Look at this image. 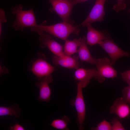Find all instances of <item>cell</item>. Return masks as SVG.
<instances>
[{"mask_svg": "<svg viewBox=\"0 0 130 130\" xmlns=\"http://www.w3.org/2000/svg\"><path fill=\"white\" fill-rule=\"evenodd\" d=\"M46 21L31 28V31L39 35L46 32L66 41L72 33L78 35L80 29L71 23L63 22L51 25H47Z\"/></svg>", "mask_w": 130, "mask_h": 130, "instance_id": "1", "label": "cell"}, {"mask_svg": "<svg viewBox=\"0 0 130 130\" xmlns=\"http://www.w3.org/2000/svg\"><path fill=\"white\" fill-rule=\"evenodd\" d=\"M11 11L16 16L12 26L16 31H22L26 27L31 28L38 25L33 8L24 10L22 6L20 5L12 8Z\"/></svg>", "mask_w": 130, "mask_h": 130, "instance_id": "2", "label": "cell"}, {"mask_svg": "<svg viewBox=\"0 0 130 130\" xmlns=\"http://www.w3.org/2000/svg\"><path fill=\"white\" fill-rule=\"evenodd\" d=\"M95 65L97 69L94 77L99 83L103 82L105 78H113L117 77V72L112 66L109 58L104 57L97 59Z\"/></svg>", "mask_w": 130, "mask_h": 130, "instance_id": "3", "label": "cell"}, {"mask_svg": "<svg viewBox=\"0 0 130 130\" xmlns=\"http://www.w3.org/2000/svg\"><path fill=\"white\" fill-rule=\"evenodd\" d=\"M52 10L57 13L63 22L72 23L70 19L75 0H48Z\"/></svg>", "mask_w": 130, "mask_h": 130, "instance_id": "4", "label": "cell"}, {"mask_svg": "<svg viewBox=\"0 0 130 130\" xmlns=\"http://www.w3.org/2000/svg\"><path fill=\"white\" fill-rule=\"evenodd\" d=\"M80 84L78 82L77 85L76 97L74 100L71 101V104L74 106L77 114V123L79 129L83 130L85 117L86 107L84 98L82 88Z\"/></svg>", "mask_w": 130, "mask_h": 130, "instance_id": "5", "label": "cell"}, {"mask_svg": "<svg viewBox=\"0 0 130 130\" xmlns=\"http://www.w3.org/2000/svg\"><path fill=\"white\" fill-rule=\"evenodd\" d=\"M38 58L33 63L31 70L38 78L51 75L55 70V67L46 60V57L43 54L39 53Z\"/></svg>", "mask_w": 130, "mask_h": 130, "instance_id": "6", "label": "cell"}, {"mask_svg": "<svg viewBox=\"0 0 130 130\" xmlns=\"http://www.w3.org/2000/svg\"><path fill=\"white\" fill-rule=\"evenodd\" d=\"M107 53L111 59L112 65L119 58L124 56H130L127 52L124 51L109 38L100 42L98 44Z\"/></svg>", "mask_w": 130, "mask_h": 130, "instance_id": "7", "label": "cell"}, {"mask_svg": "<svg viewBox=\"0 0 130 130\" xmlns=\"http://www.w3.org/2000/svg\"><path fill=\"white\" fill-rule=\"evenodd\" d=\"M106 0H96L88 17L80 25L84 27L94 22L103 21L105 13L104 4Z\"/></svg>", "mask_w": 130, "mask_h": 130, "instance_id": "8", "label": "cell"}, {"mask_svg": "<svg viewBox=\"0 0 130 130\" xmlns=\"http://www.w3.org/2000/svg\"><path fill=\"white\" fill-rule=\"evenodd\" d=\"M39 35L40 46L41 47L47 48L55 55L58 56H62L65 55L63 51V46L52 39L50 35L44 32Z\"/></svg>", "mask_w": 130, "mask_h": 130, "instance_id": "9", "label": "cell"}, {"mask_svg": "<svg viewBox=\"0 0 130 130\" xmlns=\"http://www.w3.org/2000/svg\"><path fill=\"white\" fill-rule=\"evenodd\" d=\"M53 81L51 75L38 78V81L35 84L39 89V94L38 97L39 100L49 102L50 100L51 91L49 84Z\"/></svg>", "mask_w": 130, "mask_h": 130, "instance_id": "10", "label": "cell"}, {"mask_svg": "<svg viewBox=\"0 0 130 130\" xmlns=\"http://www.w3.org/2000/svg\"><path fill=\"white\" fill-rule=\"evenodd\" d=\"M78 56H68L65 55L61 57L54 55L52 58L53 63L63 67L77 69L79 68L80 63Z\"/></svg>", "mask_w": 130, "mask_h": 130, "instance_id": "11", "label": "cell"}, {"mask_svg": "<svg viewBox=\"0 0 130 130\" xmlns=\"http://www.w3.org/2000/svg\"><path fill=\"white\" fill-rule=\"evenodd\" d=\"M86 26L88 29L86 38L87 44L91 46L99 44L102 41L109 38L106 32L96 30L91 26V24H88Z\"/></svg>", "mask_w": 130, "mask_h": 130, "instance_id": "12", "label": "cell"}, {"mask_svg": "<svg viewBox=\"0 0 130 130\" xmlns=\"http://www.w3.org/2000/svg\"><path fill=\"white\" fill-rule=\"evenodd\" d=\"M110 113L114 114L121 119L125 118L130 114V108L122 97L118 98L114 101L111 106Z\"/></svg>", "mask_w": 130, "mask_h": 130, "instance_id": "13", "label": "cell"}, {"mask_svg": "<svg viewBox=\"0 0 130 130\" xmlns=\"http://www.w3.org/2000/svg\"><path fill=\"white\" fill-rule=\"evenodd\" d=\"M97 72L95 69H86L78 68L75 72L74 77L82 85L83 88L86 87L89 83L90 80L94 77Z\"/></svg>", "mask_w": 130, "mask_h": 130, "instance_id": "14", "label": "cell"}, {"mask_svg": "<svg viewBox=\"0 0 130 130\" xmlns=\"http://www.w3.org/2000/svg\"><path fill=\"white\" fill-rule=\"evenodd\" d=\"M87 44L86 38L84 36L81 38L77 52L78 57L82 62H86L91 64H95L97 59L91 56Z\"/></svg>", "mask_w": 130, "mask_h": 130, "instance_id": "15", "label": "cell"}, {"mask_svg": "<svg viewBox=\"0 0 130 130\" xmlns=\"http://www.w3.org/2000/svg\"><path fill=\"white\" fill-rule=\"evenodd\" d=\"M81 38L78 39H75L73 40H67L64 47V52L68 56H71L77 53L78 48L80 45Z\"/></svg>", "mask_w": 130, "mask_h": 130, "instance_id": "16", "label": "cell"}, {"mask_svg": "<svg viewBox=\"0 0 130 130\" xmlns=\"http://www.w3.org/2000/svg\"><path fill=\"white\" fill-rule=\"evenodd\" d=\"M21 110L18 105L14 104L10 107H0V116H13L17 117L20 116Z\"/></svg>", "mask_w": 130, "mask_h": 130, "instance_id": "17", "label": "cell"}, {"mask_svg": "<svg viewBox=\"0 0 130 130\" xmlns=\"http://www.w3.org/2000/svg\"><path fill=\"white\" fill-rule=\"evenodd\" d=\"M70 121L69 118L67 116H63L61 119H57L52 121L50 125L56 129L62 130H69L68 125Z\"/></svg>", "mask_w": 130, "mask_h": 130, "instance_id": "18", "label": "cell"}, {"mask_svg": "<svg viewBox=\"0 0 130 130\" xmlns=\"http://www.w3.org/2000/svg\"><path fill=\"white\" fill-rule=\"evenodd\" d=\"M93 130H112V125L109 122L104 120L99 123L96 127L91 129Z\"/></svg>", "mask_w": 130, "mask_h": 130, "instance_id": "19", "label": "cell"}, {"mask_svg": "<svg viewBox=\"0 0 130 130\" xmlns=\"http://www.w3.org/2000/svg\"><path fill=\"white\" fill-rule=\"evenodd\" d=\"M123 97L124 101L130 105V85L125 87L122 91Z\"/></svg>", "mask_w": 130, "mask_h": 130, "instance_id": "20", "label": "cell"}, {"mask_svg": "<svg viewBox=\"0 0 130 130\" xmlns=\"http://www.w3.org/2000/svg\"><path fill=\"white\" fill-rule=\"evenodd\" d=\"M112 130H124L125 129L120 122L117 119H114L112 121Z\"/></svg>", "mask_w": 130, "mask_h": 130, "instance_id": "21", "label": "cell"}, {"mask_svg": "<svg viewBox=\"0 0 130 130\" xmlns=\"http://www.w3.org/2000/svg\"><path fill=\"white\" fill-rule=\"evenodd\" d=\"M117 0L118 3L113 6V9L117 12L125 9L126 7V4L123 2L124 0Z\"/></svg>", "mask_w": 130, "mask_h": 130, "instance_id": "22", "label": "cell"}, {"mask_svg": "<svg viewBox=\"0 0 130 130\" xmlns=\"http://www.w3.org/2000/svg\"><path fill=\"white\" fill-rule=\"evenodd\" d=\"M7 20L5 17V12L2 9L0 10V35L1 33L2 26L3 23L6 22Z\"/></svg>", "mask_w": 130, "mask_h": 130, "instance_id": "23", "label": "cell"}, {"mask_svg": "<svg viewBox=\"0 0 130 130\" xmlns=\"http://www.w3.org/2000/svg\"><path fill=\"white\" fill-rule=\"evenodd\" d=\"M121 75L123 80L130 85V70L121 73Z\"/></svg>", "mask_w": 130, "mask_h": 130, "instance_id": "24", "label": "cell"}, {"mask_svg": "<svg viewBox=\"0 0 130 130\" xmlns=\"http://www.w3.org/2000/svg\"><path fill=\"white\" fill-rule=\"evenodd\" d=\"M11 130H24V127L16 123L13 126H11L10 128Z\"/></svg>", "mask_w": 130, "mask_h": 130, "instance_id": "25", "label": "cell"}, {"mask_svg": "<svg viewBox=\"0 0 130 130\" xmlns=\"http://www.w3.org/2000/svg\"><path fill=\"white\" fill-rule=\"evenodd\" d=\"M88 0H75L74 1L75 5L78 3L83 2Z\"/></svg>", "mask_w": 130, "mask_h": 130, "instance_id": "26", "label": "cell"}, {"mask_svg": "<svg viewBox=\"0 0 130 130\" xmlns=\"http://www.w3.org/2000/svg\"><path fill=\"white\" fill-rule=\"evenodd\" d=\"M129 11L130 12V9L129 10Z\"/></svg>", "mask_w": 130, "mask_h": 130, "instance_id": "27", "label": "cell"}]
</instances>
